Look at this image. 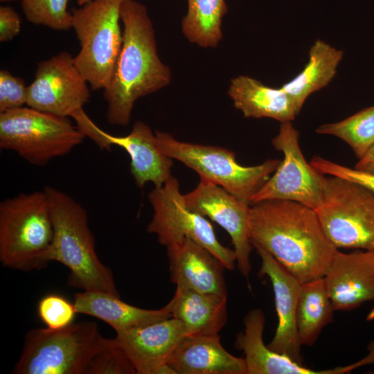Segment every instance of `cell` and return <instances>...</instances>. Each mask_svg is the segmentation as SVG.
Listing matches in <instances>:
<instances>
[{
	"label": "cell",
	"mask_w": 374,
	"mask_h": 374,
	"mask_svg": "<svg viewBox=\"0 0 374 374\" xmlns=\"http://www.w3.org/2000/svg\"><path fill=\"white\" fill-rule=\"evenodd\" d=\"M252 245L269 252L301 283L325 276L337 249L316 211L301 203L264 200L250 207Z\"/></svg>",
	"instance_id": "1"
},
{
	"label": "cell",
	"mask_w": 374,
	"mask_h": 374,
	"mask_svg": "<svg viewBox=\"0 0 374 374\" xmlns=\"http://www.w3.org/2000/svg\"><path fill=\"white\" fill-rule=\"evenodd\" d=\"M123 44L109 84L103 89L107 120L125 126L135 102L171 81L170 68L160 60L154 27L146 7L136 0H124L121 7Z\"/></svg>",
	"instance_id": "2"
},
{
	"label": "cell",
	"mask_w": 374,
	"mask_h": 374,
	"mask_svg": "<svg viewBox=\"0 0 374 374\" xmlns=\"http://www.w3.org/2000/svg\"><path fill=\"white\" fill-rule=\"evenodd\" d=\"M48 199L53 239L48 261L70 271L68 284L84 290H102L120 296L113 274L99 259L87 210L67 193L53 186L44 188Z\"/></svg>",
	"instance_id": "3"
},
{
	"label": "cell",
	"mask_w": 374,
	"mask_h": 374,
	"mask_svg": "<svg viewBox=\"0 0 374 374\" xmlns=\"http://www.w3.org/2000/svg\"><path fill=\"white\" fill-rule=\"evenodd\" d=\"M53 224L43 190L19 193L0 203V261L8 268L29 271L49 262Z\"/></svg>",
	"instance_id": "4"
},
{
	"label": "cell",
	"mask_w": 374,
	"mask_h": 374,
	"mask_svg": "<svg viewBox=\"0 0 374 374\" xmlns=\"http://www.w3.org/2000/svg\"><path fill=\"white\" fill-rule=\"evenodd\" d=\"M124 0H91L73 10L72 28L80 49L73 57L93 90L110 82L123 44L121 7Z\"/></svg>",
	"instance_id": "5"
},
{
	"label": "cell",
	"mask_w": 374,
	"mask_h": 374,
	"mask_svg": "<svg viewBox=\"0 0 374 374\" xmlns=\"http://www.w3.org/2000/svg\"><path fill=\"white\" fill-rule=\"evenodd\" d=\"M98 324L73 322L59 329L34 328L26 332L15 374H84L103 339Z\"/></svg>",
	"instance_id": "6"
},
{
	"label": "cell",
	"mask_w": 374,
	"mask_h": 374,
	"mask_svg": "<svg viewBox=\"0 0 374 374\" xmlns=\"http://www.w3.org/2000/svg\"><path fill=\"white\" fill-rule=\"evenodd\" d=\"M84 137L69 117L28 106L0 112V148L34 166L69 154Z\"/></svg>",
	"instance_id": "7"
},
{
	"label": "cell",
	"mask_w": 374,
	"mask_h": 374,
	"mask_svg": "<svg viewBox=\"0 0 374 374\" xmlns=\"http://www.w3.org/2000/svg\"><path fill=\"white\" fill-rule=\"evenodd\" d=\"M161 150L195 170L205 179L251 204L256 193L269 179L280 161L268 159L261 164L244 166L233 152L224 148L179 141L167 132L156 131Z\"/></svg>",
	"instance_id": "8"
},
{
	"label": "cell",
	"mask_w": 374,
	"mask_h": 374,
	"mask_svg": "<svg viewBox=\"0 0 374 374\" xmlns=\"http://www.w3.org/2000/svg\"><path fill=\"white\" fill-rule=\"evenodd\" d=\"M315 211L337 249L374 251V192L344 178L326 177L323 202Z\"/></svg>",
	"instance_id": "9"
},
{
	"label": "cell",
	"mask_w": 374,
	"mask_h": 374,
	"mask_svg": "<svg viewBox=\"0 0 374 374\" xmlns=\"http://www.w3.org/2000/svg\"><path fill=\"white\" fill-rule=\"evenodd\" d=\"M153 208L148 231L156 235L166 248L188 238L202 245L217 258L229 270L236 266L233 249L222 245L212 224L202 215L188 207L177 178L172 176L163 185L154 187L148 194Z\"/></svg>",
	"instance_id": "10"
},
{
	"label": "cell",
	"mask_w": 374,
	"mask_h": 374,
	"mask_svg": "<svg viewBox=\"0 0 374 374\" xmlns=\"http://www.w3.org/2000/svg\"><path fill=\"white\" fill-rule=\"evenodd\" d=\"M299 133L292 122L282 123L272 139L284 158L251 199V204L269 199L294 201L314 211L322 204L326 177L307 162L301 152Z\"/></svg>",
	"instance_id": "11"
},
{
	"label": "cell",
	"mask_w": 374,
	"mask_h": 374,
	"mask_svg": "<svg viewBox=\"0 0 374 374\" xmlns=\"http://www.w3.org/2000/svg\"><path fill=\"white\" fill-rule=\"evenodd\" d=\"M89 86L73 57L62 51L38 64L34 80L28 86L26 105L71 118L88 102Z\"/></svg>",
	"instance_id": "12"
},
{
	"label": "cell",
	"mask_w": 374,
	"mask_h": 374,
	"mask_svg": "<svg viewBox=\"0 0 374 374\" xmlns=\"http://www.w3.org/2000/svg\"><path fill=\"white\" fill-rule=\"evenodd\" d=\"M79 130L102 150L112 145L123 148L130 157V172L137 187L151 182L154 187L163 185L172 175V160L159 148L155 133L146 123L136 122L130 134L114 136L98 127L82 109L71 117Z\"/></svg>",
	"instance_id": "13"
},
{
	"label": "cell",
	"mask_w": 374,
	"mask_h": 374,
	"mask_svg": "<svg viewBox=\"0 0 374 374\" xmlns=\"http://www.w3.org/2000/svg\"><path fill=\"white\" fill-rule=\"evenodd\" d=\"M184 199L192 211L208 217L226 230L233 245L236 267L248 279L253 247L249 229L250 204L202 178L195 189L184 195Z\"/></svg>",
	"instance_id": "14"
},
{
	"label": "cell",
	"mask_w": 374,
	"mask_h": 374,
	"mask_svg": "<svg viewBox=\"0 0 374 374\" xmlns=\"http://www.w3.org/2000/svg\"><path fill=\"white\" fill-rule=\"evenodd\" d=\"M185 336L186 331L183 323L170 317L118 331L115 339L136 374H158Z\"/></svg>",
	"instance_id": "15"
},
{
	"label": "cell",
	"mask_w": 374,
	"mask_h": 374,
	"mask_svg": "<svg viewBox=\"0 0 374 374\" xmlns=\"http://www.w3.org/2000/svg\"><path fill=\"white\" fill-rule=\"evenodd\" d=\"M253 247L262 260L260 274L268 276L271 282L278 320L275 335L267 346L303 364L296 323L301 283L269 252L260 247Z\"/></svg>",
	"instance_id": "16"
},
{
	"label": "cell",
	"mask_w": 374,
	"mask_h": 374,
	"mask_svg": "<svg viewBox=\"0 0 374 374\" xmlns=\"http://www.w3.org/2000/svg\"><path fill=\"white\" fill-rule=\"evenodd\" d=\"M323 278L335 310H351L374 300V252L337 249Z\"/></svg>",
	"instance_id": "17"
},
{
	"label": "cell",
	"mask_w": 374,
	"mask_h": 374,
	"mask_svg": "<svg viewBox=\"0 0 374 374\" xmlns=\"http://www.w3.org/2000/svg\"><path fill=\"white\" fill-rule=\"evenodd\" d=\"M171 281L176 286L227 298L223 263L190 239L167 248Z\"/></svg>",
	"instance_id": "18"
},
{
	"label": "cell",
	"mask_w": 374,
	"mask_h": 374,
	"mask_svg": "<svg viewBox=\"0 0 374 374\" xmlns=\"http://www.w3.org/2000/svg\"><path fill=\"white\" fill-rule=\"evenodd\" d=\"M243 321L244 330L237 335L235 346L244 354L247 374H340L357 368L355 362L332 369L308 368L286 355L270 350L264 344L265 316L262 310H250Z\"/></svg>",
	"instance_id": "19"
},
{
	"label": "cell",
	"mask_w": 374,
	"mask_h": 374,
	"mask_svg": "<svg viewBox=\"0 0 374 374\" xmlns=\"http://www.w3.org/2000/svg\"><path fill=\"white\" fill-rule=\"evenodd\" d=\"M168 364L176 374H247L244 358L230 354L219 334L185 336Z\"/></svg>",
	"instance_id": "20"
},
{
	"label": "cell",
	"mask_w": 374,
	"mask_h": 374,
	"mask_svg": "<svg viewBox=\"0 0 374 374\" xmlns=\"http://www.w3.org/2000/svg\"><path fill=\"white\" fill-rule=\"evenodd\" d=\"M73 303L78 314L96 317L109 324L116 332L172 317L169 302L162 308L146 310L127 303L120 296L102 290L76 293Z\"/></svg>",
	"instance_id": "21"
},
{
	"label": "cell",
	"mask_w": 374,
	"mask_h": 374,
	"mask_svg": "<svg viewBox=\"0 0 374 374\" xmlns=\"http://www.w3.org/2000/svg\"><path fill=\"white\" fill-rule=\"evenodd\" d=\"M228 93L235 109L247 118H270L282 123L292 122L299 114L281 87L267 86L248 75L231 79Z\"/></svg>",
	"instance_id": "22"
},
{
	"label": "cell",
	"mask_w": 374,
	"mask_h": 374,
	"mask_svg": "<svg viewBox=\"0 0 374 374\" xmlns=\"http://www.w3.org/2000/svg\"><path fill=\"white\" fill-rule=\"evenodd\" d=\"M227 298L176 286L169 301L172 317L184 325L187 336L217 335L227 320Z\"/></svg>",
	"instance_id": "23"
},
{
	"label": "cell",
	"mask_w": 374,
	"mask_h": 374,
	"mask_svg": "<svg viewBox=\"0 0 374 374\" xmlns=\"http://www.w3.org/2000/svg\"><path fill=\"white\" fill-rule=\"evenodd\" d=\"M308 55V61L303 69L280 87L290 97L299 112L310 95L327 86L334 78L344 51L317 39L310 47Z\"/></svg>",
	"instance_id": "24"
},
{
	"label": "cell",
	"mask_w": 374,
	"mask_h": 374,
	"mask_svg": "<svg viewBox=\"0 0 374 374\" xmlns=\"http://www.w3.org/2000/svg\"><path fill=\"white\" fill-rule=\"evenodd\" d=\"M334 311L323 277L301 284L296 315L301 346L315 344L323 328L332 322Z\"/></svg>",
	"instance_id": "25"
},
{
	"label": "cell",
	"mask_w": 374,
	"mask_h": 374,
	"mask_svg": "<svg viewBox=\"0 0 374 374\" xmlns=\"http://www.w3.org/2000/svg\"><path fill=\"white\" fill-rule=\"evenodd\" d=\"M181 31L191 43L215 48L222 38V21L228 7L225 0H187Z\"/></svg>",
	"instance_id": "26"
},
{
	"label": "cell",
	"mask_w": 374,
	"mask_h": 374,
	"mask_svg": "<svg viewBox=\"0 0 374 374\" xmlns=\"http://www.w3.org/2000/svg\"><path fill=\"white\" fill-rule=\"evenodd\" d=\"M316 132L341 139L360 158L374 143V105L364 108L342 121L321 125Z\"/></svg>",
	"instance_id": "27"
},
{
	"label": "cell",
	"mask_w": 374,
	"mask_h": 374,
	"mask_svg": "<svg viewBox=\"0 0 374 374\" xmlns=\"http://www.w3.org/2000/svg\"><path fill=\"white\" fill-rule=\"evenodd\" d=\"M70 0H21L26 19L55 30L72 28V13L68 10Z\"/></svg>",
	"instance_id": "28"
},
{
	"label": "cell",
	"mask_w": 374,
	"mask_h": 374,
	"mask_svg": "<svg viewBox=\"0 0 374 374\" xmlns=\"http://www.w3.org/2000/svg\"><path fill=\"white\" fill-rule=\"evenodd\" d=\"M84 374H136V371L115 337H104Z\"/></svg>",
	"instance_id": "29"
},
{
	"label": "cell",
	"mask_w": 374,
	"mask_h": 374,
	"mask_svg": "<svg viewBox=\"0 0 374 374\" xmlns=\"http://www.w3.org/2000/svg\"><path fill=\"white\" fill-rule=\"evenodd\" d=\"M37 314L47 328L59 330L72 324L78 312L73 303L53 293L45 295L39 301Z\"/></svg>",
	"instance_id": "30"
},
{
	"label": "cell",
	"mask_w": 374,
	"mask_h": 374,
	"mask_svg": "<svg viewBox=\"0 0 374 374\" xmlns=\"http://www.w3.org/2000/svg\"><path fill=\"white\" fill-rule=\"evenodd\" d=\"M28 86L25 80L10 71H0V112L19 108L26 105Z\"/></svg>",
	"instance_id": "31"
},
{
	"label": "cell",
	"mask_w": 374,
	"mask_h": 374,
	"mask_svg": "<svg viewBox=\"0 0 374 374\" xmlns=\"http://www.w3.org/2000/svg\"><path fill=\"white\" fill-rule=\"evenodd\" d=\"M310 163L323 175L344 178L366 187L374 192V175L350 168L320 157H314Z\"/></svg>",
	"instance_id": "32"
},
{
	"label": "cell",
	"mask_w": 374,
	"mask_h": 374,
	"mask_svg": "<svg viewBox=\"0 0 374 374\" xmlns=\"http://www.w3.org/2000/svg\"><path fill=\"white\" fill-rule=\"evenodd\" d=\"M21 19L18 13L10 6L0 7V42L12 39L20 32Z\"/></svg>",
	"instance_id": "33"
},
{
	"label": "cell",
	"mask_w": 374,
	"mask_h": 374,
	"mask_svg": "<svg viewBox=\"0 0 374 374\" xmlns=\"http://www.w3.org/2000/svg\"><path fill=\"white\" fill-rule=\"evenodd\" d=\"M355 168L374 175V143L359 158Z\"/></svg>",
	"instance_id": "34"
},
{
	"label": "cell",
	"mask_w": 374,
	"mask_h": 374,
	"mask_svg": "<svg viewBox=\"0 0 374 374\" xmlns=\"http://www.w3.org/2000/svg\"><path fill=\"white\" fill-rule=\"evenodd\" d=\"M91 0H77L78 4L81 6L84 4L87 3V2L90 1Z\"/></svg>",
	"instance_id": "35"
},
{
	"label": "cell",
	"mask_w": 374,
	"mask_h": 374,
	"mask_svg": "<svg viewBox=\"0 0 374 374\" xmlns=\"http://www.w3.org/2000/svg\"><path fill=\"white\" fill-rule=\"evenodd\" d=\"M17 1V0H0L1 2H9V1Z\"/></svg>",
	"instance_id": "36"
},
{
	"label": "cell",
	"mask_w": 374,
	"mask_h": 374,
	"mask_svg": "<svg viewBox=\"0 0 374 374\" xmlns=\"http://www.w3.org/2000/svg\"><path fill=\"white\" fill-rule=\"evenodd\" d=\"M374 252V251H373Z\"/></svg>",
	"instance_id": "37"
}]
</instances>
